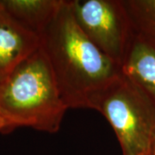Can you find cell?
<instances>
[{"label": "cell", "mask_w": 155, "mask_h": 155, "mask_svg": "<svg viewBox=\"0 0 155 155\" xmlns=\"http://www.w3.org/2000/svg\"><path fill=\"white\" fill-rule=\"evenodd\" d=\"M40 40L68 109L87 108L90 97L121 72L78 26L67 0Z\"/></svg>", "instance_id": "6da1fadb"}, {"label": "cell", "mask_w": 155, "mask_h": 155, "mask_svg": "<svg viewBox=\"0 0 155 155\" xmlns=\"http://www.w3.org/2000/svg\"><path fill=\"white\" fill-rule=\"evenodd\" d=\"M67 110L41 46L0 82V116L5 132L27 127L54 134Z\"/></svg>", "instance_id": "7a4b0ae2"}, {"label": "cell", "mask_w": 155, "mask_h": 155, "mask_svg": "<svg viewBox=\"0 0 155 155\" xmlns=\"http://www.w3.org/2000/svg\"><path fill=\"white\" fill-rule=\"evenodd\" d=\"M87 108L107 119L122 155H150L155 145V104L121 72L90 97Z\"/></svg>", "instance_id": "3957f363"}, {"label": "cell", "mask_w": 155, "mask_h": 155, "mask_svg": "<svg viewBox=\"0 0 155 155\" xmlns=\"http://www.w3.org/2000/svg\"><path fill=\"white\" fill-rule=\"evenodd\" d=\"M78 26L120 67L132 33L122 0H67Z\"/></svg>", "instance_id": "277c9868"}, {"label": "cell", "mask_w": 155, "mask_h": 155, "mask_svg": "<svg viewBox=\"0 0 155 155\" xmlns=\"http://www.w3.org/2000/svg\"><path fill=\"white\" fill-rule=\"evenodd\" d=\"M120 71L155 104V40L132 33L120 64Z\"/></svg>", "instance_id": "5b68a950"}, {"label": "cell", "mask_w": 155, "mask_h": 155, "mask_svg": "<svg viewBox=\"0 0 155 155\" xmlns=\"http://www.w3.org/2000/svg\"><path fill=\"white\" fill-rule=\"evenodd\" d=\"M2 5V4H1ZM41 46L36 35L0 8V82Z\"/></svg>", "instance_id": "8992f818"}, {"label": "cell", "mask_w": 155, "mask_h": 155, "mask_svg": "<svg viewBox=\"0 0 155 155\" xmlns=\"http://www.w3.org/2000/svg\"><path fill=\"white\" fill-rule=\"evenodd\" d=\"M4 10L39 38L48 28L64 0H1Z\"/></svg>", "instance_id": "52a82bcc"}, {"label": "cell", "mask_w": 155, "mask_h": 155, "mask_svg": "<svg viewBox=\"0 0 155 155\" xmlns=\"http://www.w3.org/2000/svg\"><path fill=\"white\" fill-rule=\"evenodd\" d=\"M132 28L155 40V0H122Z\"/></svg>", "instance_id": "ba28073f"}, {"label": "cell", "mask_w": 155, "mask_h": 155, "mask_svg": "<svg viewBox=\"0 0 155 155\" xmlns=\"http://www.w3.org/2000/svg\"><path fill=\"white\" fill-rule=\"evenodd\" d=\"M0 132H5V125L1 116H0Z\"/></svg>", "instance_id": "9c48e42d"}, {"label": "cell", "mask_w": 155, "mask_h": 155, "mask_svg": "<svg viewBox=\"0 0 155 155\" xmlns=\"http://www.w3.org/2000/svg\"><path fill=\"white\" fill-rule=\"evenodd\" d=\"M150 155H155V145L153 146V150H152V152H151Z\"/></svg>", "instance_id": "30bf717a"}, {"label": "cell", "mask_w": 155, "mask_h": 155, "mask_svg": "<svg viewBox=\"0 0 155 155\" xmlns=\"http://www.w3.org/2000/svg\"><path fill=\"white\" fill-rule=\"evenodd\" d=\"M2 7V5H1V0H0V8Z\"/></svg>", "instance_id": "8fae6325"}]
</instances>
